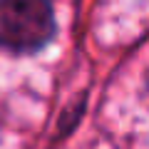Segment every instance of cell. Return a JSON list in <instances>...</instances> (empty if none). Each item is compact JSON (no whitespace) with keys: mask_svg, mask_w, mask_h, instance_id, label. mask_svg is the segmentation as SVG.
<instances>
[{"mask_svg":"<svg viewBox=\"0 0 149 149\" xmlns=\"http://www.w3.org/2000/svg\"><path fill=\"white\" fill-rule=\"evenodd\" d=\"M55 35L50 0H0V45L13 52H35Z\"/></svg>","mask_w":149,"mask_h":149,"instance_id":"obj_1","label":"cell"}]
</instances>
